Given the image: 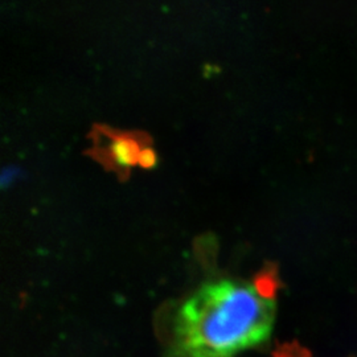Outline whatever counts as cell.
I'll return each mask as SVG.
<instances>
[{
    "instance_id": "obj_5",
    "label": "cell",
    "mask_w": 357,
    "mask_h": 357,
    "mask_svg": "<svg viewBox=\"0 0 357 357\" xmlns=\"http://www.w3.org/2000/svg\"><path fill=\"white\" fill-rule=\"evenodd\" d=\"M280 357H298V356H296V355H291V354H289V352H287V354H284V355H283V356H280Z\"/></svg>"
},
{
    "instance_id": "obj_4",
    "label": "cell",
    "mask_w": 357,
    "mask_h": 357,
    "mask_svg": "<svg viewBox=\"0 0 357 357\" xmlns=\"http://www.w3.org/2000/svg\"><path fill=\"white\" fill-rule=\"evenodd\" d=\"M17 175H19V171L15 167H6V168H3L1 175H0V184H1V187L6 188L7 185H10Z\"/></svg>"
},
{
    "instance_id": "obj_1",
    "label": "cell",
    "mask_w": 357,
    "mask_h": 357,
    "mask_svg": "<svg viewBox=\"0 0 357 357\" xmlns=\"http://www.w3.org/2000/svg\"><path fill=\"white\" fill-rule=\"evenodd\" d=\"M275 311V283L268 275L208 282L162 323L163 357L240 356L271 337Z\"/></svg>"
},
{
    "instance_id": "obj_2",
    "label": "cell",
    "mask_w": 357,
    "mask_h": 357,
    "mask_svg": "<svg viewBox=\"0 0 357 357\" xmlns=\"http://www.w3.org/2000/svg\"><path fill=\"white\" fill-rule=\"evenodd\" d=\"M139 151L138 142L128 137H116L110 144L112 158L119 167H130L137 163Z\"/></svg>"
},
{
    "instance_id": "obj_3",
    "label": "cell",
    "mask_w": 357,
    "mask_h": 357,
    "mask_svg": "<svg viewBox=\"0 0 357 357\" xmlns=\"http://www.w3.org/2000/svg\"><path fill=\"white\" fill-rule=\"evenodd\" d=\"M142 167L144 168H150L156 163V155L151 149H142L138 155V162Z\"/></svg>"
}]
</instances>
